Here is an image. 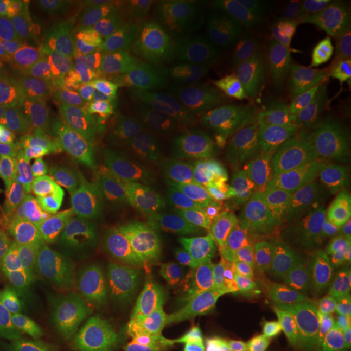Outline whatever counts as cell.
<instances>
[{"label": "cell", "mask_w": 351, "mask_h": 351, "mask_svg": "<svg viewBox=\"0 0 351 351\" xmlns=\"http://www.w3.org/2000/svg\"><path fill=\"white\" fill-rule=\"evenodd\" d=\"M271 343H291L297 351H328L341 339L346 313L320 304H274L254 320Z\"/></svg>", "instance_id": "15"}, {"label": "cell", "mask_w": 351, "mask_h": 351, "mask_svg": "<svg viewBox=\"0 0 351 351\" xmlns=\"http://www.w3.org/2000/svg\"><path fill=\"white\" fill-rule=\"evenodd\" d=\"M350 297L351 289L322 287L285 269V274L281 277L276 304H320V306L346 311Z\"/></svg>", "instance_id": "26"}, {"label": "cell", "mask_w": 351, "mask_h": 351, "mask_svg": "<svg viewBox=\"0 0 351 351\" xmlns=\"http://www.w3.org/2000/svg\"><path fill=\"white\" fill-rule=\"evenodd\" d=\"M176 324L184 351H283L248 320L178 313Z\"/></svg>", "instance_id": "19"}, {"label": "cell", "mask_w": 351, "mask_h": 351, "mask_svg": "<svg viewBox=\"0 0 351 351\" xmlns=\"http://www.w3.org/2000/svg\"><path fill=\"white\" fill-rule=\"evenodd\" d=\"M80 297L53 240L20 226L0 228V314L63 320Z\"/></svg>", "instance_id": "3"}, {"label": "cell", "mask_w": 351, "mask_h": 351, "mask_svg": "<svg viewBox=\"0 0 351 351\" xmlns=\"http://www.w3.org/2000/svg\"><path fill=\"white\" fill-rule=\"evenodd\" d=\"M49 119H61V115L47 98L34 59L18 49H0V121Z\"/></svg>", "instance_id": "17"}, {"label": "cell", "mask_w": 351, "mask_h": 351, "mask_svg": "<svg viewBox=\"0 0 351 351\" xmlns=\"http://www.w3.org/2000/svg\"><path fill=\"white\" fill-rule=\"evenodd\" d=\"M123 160L137 168L151 193L160 260L170 267L182 265L201 219L221 203L215 178L152 149L135 135H129L123 145Z\"/></svg>", "instance_id": "2"}, {"label": "cell", "mask_w": 351, "mask_h": 351, "mask_svg": "<svg viewBox=\"0 0 351 351\" xmlns=\"http://www.w3.org/2000/svg\"><path fill=\"white\" fill-rule=\"evenodd\" d=\"M123 168V147L71 133L34 168L27 188L45 205L71 217L110 188Z\"/></svg>", "instance_id": "7"}, {"label": "cell", "mask_w": 351, "mask_h": 351, "mask_svg": "<svg viewBox=\"0 0 351 351\" xmlns=\"http://www.w3.org/2000/svg\"><path fill=\"white\" fill-rule=\"evenodd\" d=\"M351 25V10L256 22L234 53L230 94L274 84L306 55Z\"/></svg>", "instance_id": "5"}, {"label": "cell", "mask_w": 351, "mask_h": 351, "mask_svg": "<svg viewBox=\"0 0 351 351\" xmlns=\"http://www.w3.org/2000/svg\"><path fill=\"white\" fill-rule=\"evenodd\" d=\"M16 318L10 316H2L0 314V351L12 350V338L14 330H16Z\"/></svg>", "instance_id": "31"}, {"label": "cell", "mask_w": 351, "mask_h": 351, "mask_svg": "<svg viewBox=\"0 0 351 351\" xmlns=\"http://www.w3.org/2000/svg\"><path fill=\"white\" fill-rule=\"evenodd\" d=\"M78 351H149L137 302L110 295H80L66 314Z\"/></svg>", "instance_id": "10"}, {"label": "cell", "mask_w": 351, "mask_h": 351, "mask_svg": "<svg viewBox=\"0 0 351 351\" xmlns=\"http://www.w3.org/2000/svg\"><path fill=\"white\" fill-rule=\"evenodd\" d=\"M308 166L311 164L304 160V156L299 151L260 164L230 162L223 170L225 189L250 191L263 205H267L277 213L297 217L295 211L301 199Z\"/></svg>", "instance_id": "14"}, {"label": "cell", "mask_w": 351, "mask_h": 351, "mask_svg": "<svg viewBox=\"0 0 351 351\" xmlns=\"http://www.w3.org/2000/svg\"><path fill=\"white\" fill-rule=\"evenodd\" d=\"M80 295H110L137 302L162 276V260L137 240L71 226L53 239Z\"/></svg>", "instance_id": "4"}, {"label": "cell", "mask_w": 351, "mask_h": 351, "mask_svg": "<svg viewBox=\"0 0 351 351\" xmlns=\"http://www.w3.org/2000/svg\"><path fill=\"white\" fill-rule=\"evenodd\" d=\"M86 14V4L63 0H29L20 34V49L34 57L47 45L61 39L80 16Z\"/></svg>", "instance_id": "21"}, {"label": "cell", "mask_w": 351, "mask_h": 351, "mask_svg": "<svg viewBox=\"0 0 351 351\" xmlns=\"http://www.w3.org/2000/svg\"><path fill=\"white\" fill-rule=\"evenodd\" d=\"M16 195L12 193L10 186L0 182V228L2 226H12L16 219Z\"/></svg>", "instance_id": "30"}, {"label": "cell", "mask_w": 351, "mask_h": 351, "mask_svg": "<svg viewBox=\"0 0 351 351\" xmlns=\"http://www.w3.org/2000/svg\"><path fill=\"white\" fill-rule=\"evenodd\" d=\"M341 6L343 4L338 2H320V0H269V2L250 4V14L256 18V22H263V20H287V18L332 12Z\"/></svg>", "instance_id": "27"}, {"label": "cell", "mask_w": 351, "mask_h": 351, "mask_svg": "<svg viewBox=\"0 0 351 351\" xmlns=\"http://www.w3.org/2000/svg\"><path fill=\"white\" fill-rule=\"evenodd\" d=\"M34 176V168L24 162L6 138L0 135V182L6 186L18 184V186H27Z\"/></svg>", "instance_id": "29"}, {"label": "cell", "mask_w": 351, "mask_h": 351, "mask_svg": "<svg viewBox=\"0 0 351 351\" xmlns=\"http://www.w3.org/2000/svg\"><path fill=\"white\" fill-rule=\"evenodd\" d=\"M219 207L234 221L244 252L271 248L277 240L289 237L299 226L297 217L277 213L250 191H226Z\"/></svg>", "instance_id": "20"}, {"label": "cell", "mask_w": 351, "mask_h": 351, "mask_svg": "<svg viewBox=\"0 0 351 351\" xmlns=\"http://www.w3.org/2000/svg\"><path fill=\"white\" fill-rule=\"evenodd\" d=\"M297 151L314 160L351 154V92L338 104L314 115Z\"/></svg>", "instance_id": "22"}, {"label": "cell", "mask_w": 351, "mask_h": 351, "mask_svg": "<svg viewBox=\"0 0 351 351\" xmlns=\"http://www.w3.org/2000/svg\"><path fill=\"white\" fill-rule=\"evenodd\" d=\"M211 12V2L193 0H119L112 4L113 24L145 43L195 39Z\"/></svg>", "instance_id": "13"}, {"label": "cell", "mask_w": 351, "mask_h": 351, "mask_svg": "<svg viewBox=\"0 0 351 351\" xmlns=\"http://www.w3.org/2000/svg\"><path fill=\"white\" fill-rule=\"evenodd\" d=\"M314 115L351 92V25L306 55L276 82Z\"/></svg>", "instance_id": "11"}, {"label": "cell", "mask_w": 351, "mask_h": 351, "mask_svg": "<svg viewBox=\"0 0 351 351\" xmlns=\"http://www.w3.org/2000/svg\"><path fill=\"white\" fill-rule=\"evenodd\" d=\"M29 0H0V49H20V34Z\"/></svg>", "instance_id": "28"}, {"label": "cell", "mask_w": 351, "mask_h": 351, "mask_svg": "<svg viewBox=\"0 0 351 351\" xmlns=\"http://www.w3.org/2000/svg\"><path fill=\"white\" fill-rule=\"evenodd\" d=\"M34 63L57 113L73 121L100 115L108 101V86L98 69L86 32V14L80 16L63 38L36 53Z\"/></svg>", "instance_id": "8"}, {"label": "cell", "mask_w": 351, "mask_h": 351, "mask_svg": "<svg viewBox=\"0 0 351 351\" xmlns=\"http://www.w3.org/2000/svg\"><path fill=\"white\" fill-rule=\"evenodd\" d=\"M71 133L73 127L63 117L36 123L0 121V135L10 143L16 154L32 168L43 162Z\"/></svg>", "instance_id": "23"}, {"label": "cell", "mask_w": 351, "mask_h": 351, "mask_svg": "<svg viewBox=\"0 0 351 351\" xmlns=\"http://www.w3.org/2000/svg\"><path fill=\"white\" fill-rule=\"evenodd\" d=\"M283 267L302 279L332 289H351V252L314 237L289 234L271 246Z\"/></svg>", "instance_id": "18"}, {"label": "cell", "mask_w": 351, "mask_h": 351, "mask_svg": "<svg viewBox=\"0 0 351 351\" xmlns=\"http://www.w3.org/2000/svg\"><path fill=\"white\" fill-rule=\"evenodd\" d=\"M338 242L341 248L351 252V225L341 226V230L338 232Z\"/></svg>", "instance_id": "32"}, {"label": "cell", "mask_w": 351, "mask_h": 351, "mask_svg": "<svg viewBox=\"0 0 351 351\" xmlns=\"http://www.w3.org/2000/svg\"><path fill=\"white\" fill-rule=\"evenodd\" d=\"M295 215L301 225H351V154L308 166Z\"/></svg>", "instance_id": "16"}, {"label": "cell", "mask_w": 351, "mask_h": 351, "mask_svg": "<svg viewBox=\"0 0 351 351\" xmlns=\"http://www.w3.org/2000/svg\"><path fill=\"white\" fill-rule=\"evenodd\" d=\"M283 274L285 267L279 262L276 252L265 248L242 254L232 271V279L254 304L267 308L276 304Z\"/></svg>", "instance_id": "24"}, {"label": "cell", "mask_w": 351, "mask_h": 351, "mask_svg": "<svg viewBox=\"0 0 351 351\" xmlns=\"http://www.w3.org/2000/svg\"><path fill=\"white\" fill-rule=\"evenodd\" d=\"M69 221L73 226L137 240L158 252V228L151 193L141 172L131 164L125 162L123 172L112 186L71 215Z\"/></svg>", "instance_id": "9"}, {"label": "cell", "mask_w": 351, "mask_h": 351, "mask_svg": "<svg viewBox=\"0 0 351 351\" xmlns=\"http://www.w3.org/2000/svg\"><path fill=\"white\" fill-rule=\"evenodd\" d=\"M10 351H78L63 320L25 318L16 322Z\"/></svg>", "instance_id": "25"}, {"label": "cell", "mask_w": 351, "mask_h": 351, "mask_svg": "<svg viewBox=\"0 0 351 351\" xmlns=\"http://www.w3.org/2000/svg\"><path fill=\"white\" fill-rule=\"evenodd\" d=\"M160 291L180 313L254 322L260 306L244 295L232 276L207 274L189 267H168L160 276Z\"/></svg>", "instance_id": "12"}, {"label": "cell", "mask_w": 351, "mask_h": 351, "mask_svg": "<svg viewBox=\"0 0 351 351\" xmlns=\"http://www.w3.org/2000/svg\"><path fill=\"white\" fill-rule=\"evenodd\" d=\"M219 78L213 59L164 71L138 96L131 135L203 174L223 172L228 147Z\"/></svg>", "instance_id": "1"}, {"label": "cell", "mask_w": 351, "mask_h": 351, "mask_svg": "<svg viewBox=\"0 0 351 351\" xmlns=\"http://www.w3.org/2000/svg\"><path fill=\"white\" fill-rule=\"evenodd\" d=\"M226 164H260L299 149L308 113L281 86L248 88L232 94L223 112Z\"/></svg>", "instance_id": "6"}]
</instances>
